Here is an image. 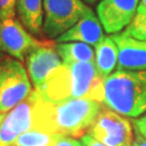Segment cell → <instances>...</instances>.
Instances as JSON below:
<instances>
[{"instance_id":"6da1fadb","label":"cell","mask_w":146,"mask_h":146,"mask_svg":"<svg viewBox=\"0 0 146 146\" xmlns=\"http://www.w3.org/2000/svg\"><path fill=\"white\" fill-rule=\"evenodd\" d=\"M33 128L51 134L79 137L88 132L102 110V103L91 99H72L51 103L33 91Z\"/></svg>"},{"instance_id":"7a4b0ae2","label":"cell","mask_w":146,"mask_h":146,"mask_svg":"<svg viewBox=\"0 0 146 146\" xmlns=\"http://www.w3.org/2000/svg\"><path fill=\"white\" fill-rule=\"evenodd\" d=\"M34 91L40 99L51 103L72 99H91L103 103L104 78L99 74L95 63H63Z\"/></svg>"},{"instance_id":"3957f363","label":"cell","mask_w":146,"mask_h":146,"mask_svg":"<svg viewBox=\"0 0 146 146\" xmlns=\"http://www.w3.org/2000/svg\"><path fill=\"white\" fill-rule=\"evenodd\" d=\"M103 104L121 116L146 113V69L117 70L104 79Z\"/></svg>"},{"instance_id":"277c9868","label":"cell","mask_w":146,"mask_h":146,"mask_svg":"<svg viewBox=\"0 0 146 146\" xmlns=\"http://www.w3.org/2000/svg\"><path fill=\"white\" fill-rule=\"evenodd\" d=\"M31 84L21 61L3 58L0 62V114L12 110L31 95Z\"/></svg>"},{"instance_id":"5b68a950","label":"cell","mask_w":146,"mask_h":146,"mask_svg":"<svg viewBox=\"0 0 146 146\" xmlns=\"http://www.w3.org/2000/svg\"><path fill=\"white\" fill-rule=\"evenodd\" d=\"M82 0H43L42 31L49 38H58L87 13Z\"/></svg>"},{"instance_id":"8992f818","label":"cell","mask_w":146,"mask_h":146,"mask_svg":"<svg viewBox=\"0 0 146 146\" xmlns=\"http://www.w3.org/2000/svg\"><path fill=\"white\" fill-rule=\"evenodd\" d=\"M88 134L106 146H132L134 139L132 122L106 106L102 107Z\"/></svg>"},{"instance_id":"52a82bcc","label":"cell","mask_w":146,"mask_h":146,"mask_svg":"<svg viewBox=\"0 0 146 146\" xmlns=\"http://www.w3.org/2000/svg\"><path fill=\"white\" fill-rule=\"evenodd\" d=\"M38 41L14 17L0 21V51L23 62L28 53L40 47Z\"/></svg>"},{"instance_id":"ba28073f","label":"cell","mask_w":146,"mask_h":146,"mask_svg":"<svg viewBox=\"0 0 146 146\" xmlns=\"http://www.w3.org/2000/svg\"><path fill=\"white\" fill-rule=\"evenodd\" d=\"M139 0H101L96 13L108 34H117L128 26L135 16Z\"/></svg>"},{"instance_id":"9c48e42d","label":"cell","mask_w":146,"mask_h":146,"mask_svg":"<svg viewBox=\"0 0 146 146\" xmlns=\"http://www.w3.org/2000/svg\"><path fill=\"white\" fill-rule=\"evenodd\" d=\"M27 74L35 89L40 88L56 69L63 64L55 50V46L44 43L34 49L26 56Z\"/></svg>"},{"instance_id":"30bf717a","label":"cell","mask_w":146,"mask_h":146,"mask_svg":"<svg viewBox=\"0 0 146 146\" xmlns=\"http://www.w3.org/2000/svg\"><path fill=\"white\" fill-rule=\"evenodd\" d=\"M35 104L34 93L21 104L14 107L5 116L0 125V146H11L14 144L22 133L33 128V108Z\"/></svg>"},{"instance_id":"8fae6325","label":"cell","mask_w":146,"mask_h":146,"mask_svg":"<svg viewBox=\"0 0 146 146\" xmlns=\"http://www.w3.org/2000/svg\"><path fill=\"white\" fill-rule=\"evenodd\" d=\"M110 37L118 49L117 70L146 69V41L135 39L123 31L114 34Z\"/></svg>"},{"instance_id":"7c38bea8","label":"cell","mask_w":146,"mask_h":146,"mask_svg":"<svg viewBox=\"0 0 146 146\" xmlns=\"http://www.w3.org/2000/svg\"><path fill=\"white\" fill-rule=\"evenodd\" d=\"M104 38L103 27L99 17L91 9L68 31L56 38V42L78 41L90 46H96Z\"/></svg>"},{"instance_id":"4fadbf2b","label":"cell","mask_w":146,"mask_h":146,"mask_svg":"<svg viewBox=\"0 0 146 146\" xmlns=\"http://www.w3.org/2000/svg\"><path fill=\"white\" fill-rule=\"evenodd\" d=\"M43 0H17L16 12L27 31L39 35L43 25Z\"/></svg>"},{"instance_id":"5bb4252c","label":"cell","mask_w":146,"mask_h":146,"mask_svg":"<svg viewBox=\"0 0 146 146\" xmlns=\"http://www.w3.org/2000/svg\"><path fill=\"white\" fill-rule=\"evenodd\" d=\"M118 63V49L111 37H105L95 46V66L99 74L106 78Z\"/></svg>"},{"instance_id":"9a60e30c","label":"cell","mask_w":146,"mask_h":146,"mask_svg":"<svg viewBox=\"0 0 146 146\" xmlns=\"http://www.w3.org/2000/svg\"><path fill=\"white\" fill-rule=\"evenodd\" d=\"M55 50L63 63H95L93 49L84 42H56Z\"/></svg>"},{"instance_id":"2e32d148","label":"cell","mask_w":146,"mask_h":146,"mask_svg":"<svg viewBox=\"0 0 146 146\" xmlns=\"http://www.w3.org/2000/svg\"><path fill=\"white\" fill-rule=\"evenodd\" d=\"M58 136L44 131L31 129L22 133L17 137L15 144L17 146H52Z\"/></svg>"},{"instance_id":"e0dca14e","label":"cell","mask_w":146,"mask_h":146,"mask_svg":"<svg viewBox=\"0 0 146 146\" xmlns=\"http://www.w3.org/2000/svg\"><path fill=\"white\" fill-rule=\"evenodd\" d=\"M125 34L135 39L146 41V8L139 5L135 16L123 31Z\"/></svg>"},{"instance_id":"ac0fdd59","label":"cell","mask_w":146,"mask_h":146,"mask_svg":"<svg viewBox=\"0 0 146 146\" xmlns=\"http://www.w3.org/2000/svg\"><path fill=\"white\" fill-rule=\"evenodd\" d=\"M17 0H0V21L15 16Z\"/></svg>"},{"instance_id":"d6986e66","label":"cell","mask_w":146,"mask_h":146,"mask_svg":"<svg viewBox=\"0 0 146 146\" xmlns=\"http://www.w3.org/2000/svg\"><path fill=\"white\" fill-rule=\"evenodd\" d=\"M52 146H84L81 141L72 136L58 135Z\"/></svg>"},{"instance_id":"ffe728a7","label":"cell","mask_w":146,"mask_h":146,"mask_svg":"<svg viewBox=\"0 0 146 146\" xmlns=\"http://www.w3.org/2000/svg\"><path fill=\"white\" fill-rule=\"evenodd\" d=\"M132 125L134 127V130L136 133L141 134L146 139V114L143 115L140 118L132 120Z\"/></svg>"},{"instance_id":"44dd1931","label":"cell","mask_w":146,"mask_h":146,"mask_svg":"<svg viewBox=\"0 0 146 146\" xmlns=\"http://www.w3.org/2000/svg\"><path fill=\"white\" fill-rule=\"evenodd\" d=\"M81 143L84 146H106L105 144L101 143L100 141L95 140L94 137H92L89 134H84V136H81Z\"/></svg>"},{"instance_id":"7402d4cb","label":"cell","mask_w":146,"mask_h":146,"mask_svg":"<svg viewBox=\"0 0 146 146\" xmlns=\"http://www.w3.org/2000/svg\"><path fill=\"white\" fill-rule=\"evenodd\" d=\"M132 146H146V139L135 132V136L133 139V145Z\"/></svg>"},{"instance_id":"603a6c76","label":"cell","mask_w":146,"mask_h":146,"mask_svg":"<svg viewBox=\"0 0 146 146\" xmlns=\"http://www.w3.org/2000/svg\"><path fill=\"white\" fill-rule=\"evenodd\" d=\"M84 2H87V3H89V5H93V3H95V2H98L99 0H82Z\"/></svg>"},{"instance_id":"cb8c5ba5","label":"cell","mask_w":146,"mask_h":146,"mask_svg":"<svg viewBox=\"0 0 146 146\" xmlns=\"http://www.w3.org/2000/svg\"><path fill=\"white\" fill-rule=\"evenodd\" d=\"M5 116H7L5 114H0V125H1V123H2V122H3Z\"/></svg>"},{"instance_id":"d4e9b609","label":"cell","mask_w":146,"mask_h":146,"mask_svg":"<svg viewBox=\"0 0 146 146\" xmlns=\"http://www.w3.org/2000/svg\"><path fill=\"white\" fill-rule=\"evenodd\" d=\"M141 5L146 8V0H141Z\"/></svg>"},{"instance_id":"484cf974","label":"cell","mask_w":146,"mask_h":146,"mask_svg":"<svg viewBox=\"0 0 146 146\" xmlns=\"http://www.w3.org/2000/svg\"><path fill=\"white\" fill-rule=\"evenodd\" d=\"M2 51H0V62H1V60H2V58H3V54H2Z\"/></svg>"},{"instance_id":"4316f807","label":"cell","mask_w":146,"mask_h":146,"mask_svg":"<svg viewBox=\"0 0 146 146\" xmlns=\"http://www.w3.org/2000/svg\"><path fill=\"white\" fill-rule=\"evenodd\" d=\"M11 146H17V145H16L15 143H14V144H12V145H11Z\"/></svg>"}]
</instances>
